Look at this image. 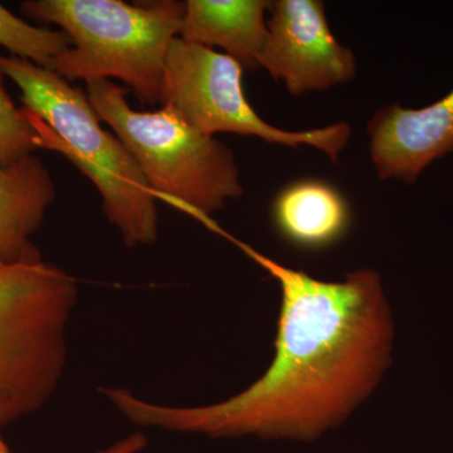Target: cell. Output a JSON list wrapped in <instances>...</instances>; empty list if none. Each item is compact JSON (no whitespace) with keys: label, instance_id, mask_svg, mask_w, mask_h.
<instances>
[{"label":"cell","instance_id":"6da1fadb","mask_svg":"<svg viewBox=\"0 0 453 453\" xmlns=\"http://www.w3.org/2000/svg\"><path fill=\"white\" fill-rule=\"evenodd\" d=\"M232 241L281 290L275 357L252 386L226 401L174 407L124 388L103 390L134 425L211 438L314 442L339 427L377 388L392 360L395 325L371 268L321 281Z\"/></svg>","mask_w":453,"mask_h":453},{"label":"cell","instance_id":"7a4b0ae2","mask_svg":"<svg viewBox=\"0 0 453 453\" xmlns=\"http://www.w3.org/2000/svg\"><path fill=\"white\" fill-rule=\"evenodd\" d=\"M0 73L19 88L38 148L64 155L91 180L124 243L129 249L154 243L157 196L118 136L104 129L83 88L17 57L0 55Z\"/></svg>","mask_w":453,"mask_h":453},{"label":"cell","instance_id":"3957f363","mask_svg":"<svg viewBox=\"0 0 453 453\" xmlns=\"http://www.w3.org/2000/svg\"><path fill=\"white\" fill-rule=\"evenodd\" d=\"M20 11L67 33L73 46L56 59L53 71L68 82L120 80L145 105H160L166 53L180 35L186 3L27 0Z\"/></svg>","mask_w":453,"mask_h":453},{"label":"cell","instance_id":"277c9868","mask_svg":"<svg viewBox=\"0 0 453 453\" xmlns=\"http://www.w3.org/2000/svg\"><path fill=\"white\" fill-rule=\"evenodd\" d=\"M86 86L98 118L127 149L155 196L226 235L211 216L229 199L243 196L234 151L214 136L193 129L170 107L134 110L125 86L110 80Z\"/></svg>","mask_w":453,"mask_h":453},{"label":"cell","instance_id":"5b68a950","mask_svg":"<svg viewBox=\"0 0 453 453\" xmlns=\"http://www.w3.org/2000/svg\"><path fill=\"white\" fill-rule=\"evenodd\" d=\"M77 300L74 277L53 265L0 266V427L38 412L55 395Z\"/></svg>","mask_w":453,"mask_h":453},{"label":"cell","instance_id":"8992f818","mask_svg":"<svg viewBox=\"0 0 453 453\" xmlns=\"http://www.w3.org/2000/svg\"><path fill=\"white\" fill-rule=\"evenodd\" d=\"M160 105L174 110L203 135L232 133L288 148L308 145L334 162L351 136L345 122L303 131L268 124L247 100L242 65L226 53L180 37L173 40L166 53Z\"/></svg>","mask_w":453,"mask_h":453},{"label":"cell","instance_id":"52a82bcc","mask_svg":"<svg viewBox=\"0 0 453 453\" xmlns=\"http://www.w3.org/2000/svg\"><path fill=\"white\" fill-rule=\"evenodd\" d=\"M268 41L259 67L292 96L325 91L356 77V57L334 37L320 0L271 2Z\"/></svg>","mask_w":453,"mask_h":453},{"label":"cell","instance_id":"ba28073f","mask_svg":"<svg viewBox=\"0 0 453 453\" xmlns=\"http://www.w3.org/2000/svg\"><path fill=\"white\" fill-rule=\"evenodd\" d=\"M368 133L378 177L416 183L429 164L453 153V88L423 109L381 107L369 121Z\"/></svg>","mask_w":453,"mask_h":453},{"label":"cell","instance_id":"9c48e42d","mask_svg":"<svg viewBox=\"0 0 453 453\" xmlns=\"http://www.w3.org/2000/svg\"><path fill=\"white\" fill-rule=\"evenodd\" d=\"M55 199V181L37 155L0 162V266L43 261L32 238Z\"/></svg>","mask_w":453,"mask_h":453},{"label":"cell","instance_id":"30bf717a","mask_svg":"<svg viewBox=\"0 0 453 453\" xmlns=\"http://www.w3.org/2000/svg\"><path fill=\"white\" fill-rule=\"evenodd\" d=\"M267 0H188L181 40L226 50L243 70H258L267 46Z\"/></svg>","mask_w":453,"mask_h":453},{"label":"cell","instance_id":"8fae6325","mask_svg":"<svg viewBox=\"0 0 453 453\" xmlns=\"http://www.w3.org/2000/svg\"><path fill=\"white\" fill-rule=\"evenodd\" d=\"M277 234L295 249L320 251L339 243L351 226V211L338 188L306 178L281 189L271 208Z\"/></svg>","mask_w":453,"mask_h":453},{"label":"cell","instance_id":"7c38bea8","mask_svg":"<svg viewBox=\"0 0 453 453\" xmlns=\"http://www.w3.org/2000/svg\"><path fill=\"white\" fill-rule=\"evenodd\" d=\"M0 46L12 57L53 71L56 59L73 46L64 31L29 25L0 4Z\"/></svg>","mask_w":453,"mask_h":453},{"label":"cell","instance_id":"4fadbf2b","mask_svg":"<svg viewBox=\"0 0 453 453\" xmlns=\"http://www.w3.org/2000/svg\"><path fill=\"white\" fill-rule=\"evenodd\" d=\"M38 149L37 133L23 109H18L5 91L0 73V162H17Z\"/></svg>","mask_w":453,"mask_h":453},{"label":"cell","instance_id":"5bb4252c","mask_svg":"<svg viewBox=\"0 0 453 453\" xmlns=\"http://www.w3.org/2000/svg\"><path fill=\"white\" fill-rule=\"evenodd\" d=\"M146 446H148V437L142 432H135L95 453H142Z\"/></svg>","mask_w":453,"mask_h":453},{"label":"cell","instance_id":"9a60e30c","mask_svg":"<svg viewBox=\"0 0 453 453\" xmlns=\"http://www.w3.org/2000/svg\"><path fill=\"white\" fill-rule=\"evenodd\" d=\"M0 453H11V449H9L8 446L5 445L2 437H0Z\"/></svg>","mask_w":453,"mask_h":453}]
</instances>
